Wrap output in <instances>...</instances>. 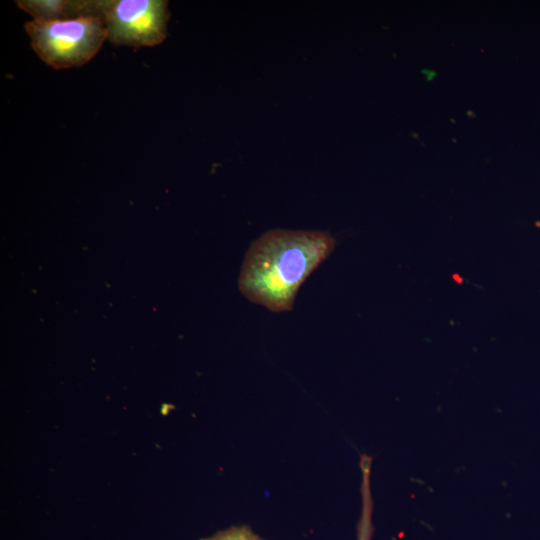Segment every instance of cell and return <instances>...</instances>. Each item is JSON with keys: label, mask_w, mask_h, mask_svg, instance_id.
I'll return each instance as SVG.
<instances>
[{"label": "cell", "mask_w": 540, "mask_h": 540, "mask_svg": "<svg viewBox=\"0 0 540 540\" xmlns=\"http://www.w3.org/2000/svg\"><path fill=\"white\" fill-rule=\"evenodd\" d=\"M334 247L335 239L327 232L270 230L249 247L239 289L249 301L273 312L289 311L300 286Z\"/></svg>", "instance_id": "1"}, {"label": "cell", "mask_w": 540, "mask_h": 540, "mask_svg": "<svg viewBox=\"0 0 540 540\" xmlns=\"http://www.w3.org/2000/svg\"><path fill=\"white\" fill-rule=\"evenodd\" d=\"M101 0H17V6L36 21H59L100 16Z\"/></svg>", "instance_id": "4"}, {"label": "cell", "mask_w": 540, "mask_h": 540, "mask_svg": "<svg viewBox=\"0 0 540 540\" xmlns=\"http://www.w3.org/2000/svg\"><path fill=\"white\" fill-rule=\"evenodd\" d=\"M100 16L110 43L153 47L165 40L170 13L165 0H101Z\"/></svg>", "instance_id": "3"}, {"label": "cell", "mask_w": 540, "mask_h": 540, "mask_svg": "<svg viewBox=\"0 0 540 540\" xmlns=\"http://www.w3.org/2000/svg\"><path fill=\"white\" fill-rule=\"evenodd\" d=\"M24 28L34 52L54 69L86 64L107 39L104 21L99 16L47 22L32 19Z\"/></svg>", "instance_id": "2"}, {"label": "cell", "mask_w": 540, "mask_h": 540, "mask_svg": "<svg viewBox=\"0 0 540 540\" xmlns=\"http://www.w3.org/2000/svg\"><path fill=\"white\" fill-rule=\"evenodd\" d=\"M536 225L540 228V222H537Z\"/></svg>", "instance_id": "7"}, {"label": "cell", "mask_w": 540, "mask_h": 540, "mask_svg": "<svg viewBox=\"0 0 540 540\" xmlns=\"http://www.w3.org/2000/svg\"><path fill=\"white\" fill-rule=\"evenodd\" d=\"M372 461L373 458L368 454H362L360 456L359 467L361 471V512L357 523V540H372L374 533V502L370 484Z\"/></svg>", "instance_id": "5"}, {"label": "cell", "mask_w": 540, "mask_h": 540, "mask_svg": "<svg viewBox=\"0 0 540 540\" xmlns=\"http://www.w3.org/2000/svg\"><path fill=\"white\" fill-rule=\"evenodd\" d=\"M202 540H265L247 526H233Z\"/></svg>", "instance_id": "6"}]
</instances>
